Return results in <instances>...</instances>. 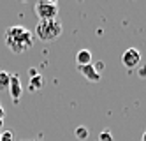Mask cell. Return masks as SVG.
<instances>
[{"instance_id":"obj_14","label":"cell","mask_w":146,"mask_h":141,"mask_svg":"<svg viewBox=\"0 0 146 141\" xmlns=\"http://www.w3.org/2000/svg\"><path fill=\"white\" fill-rule=\"evenodd\" d=\"M28 74H30V78H34V76H39V71L35 67H30L28 69Z\"/></svg>"},{"instance_id":"obj_17","label":"cell","mask_w":146,"mask_h":141,"mask_svg":"<svg viewBox=\"0 0 146 141\" xmlns=\"http://www.w3.org/2000/svg\"><path fill=\"white\" fill-rule=\"evenodd\" d=\"M0 108H2V104H0Z\"/></svg>"},{"instance_id":"obj_6","label":"cell","mask_w":146,"mask_h":141,"mask_svg":"<svg viewBox=\"0 0 146 141\" xmlns=\"http://www.w3.org/2000/svg\"><path fill=\"white\" fill-rule=\"evenodd\" d=\"M78 69H79V72L85 76L88 81H92V83L100 81V74L95 71V67H93L92 63H88V65H83V67H78Z\"/></svg>"},{"instance_id":"obj_7","label":"cell","mask_w":146,"mask_h":141,"mask_svg":"<svg viewBox=\"0 0 146 141\" xmlns=\"http://www.w3.org/2000/svg\"><path fill=\"white\" fill-rule=\"evenodd\" d=\"M76 63H78V67H83V65L92 63V53L88 49H79L76 53Z\"/></svg>"},{"instance_id":"obj_8","label":"cell","mask_w":146,"mask_h":141,"mask_svg":"<svg viewBox=\"0 0 146 141\" xmlns=\"http://www.w3.org/2000/svg\"><path fill=\"white\" fill-rule=\"evenodd\" d=\"M42 83H44V78L42 76H34V78H30V85H28V90L30 92H37L42 88Z\"/></svg>"},{"instance_id":"obj_1","label":"cell","mask_w":146,"mask_h":141,"mask_svg":"<svg viewBox=\"0 0 146 141\" xmlns=\"http://www.w3.org/2000/svg\"><path fill=\"white\" fill-rule=\"evenodd\" d=\"M4 41L9 51H13L14 55H21L34 46V34L21 25H13L5 28Z\"/></svg>"},{"instance_id":"obj_5","label":"cell","mask_w":146,"mask_h":141,"mask_svg":"<svg viewBox=\"0 0 146 141\" xmlns=\"http://www.w3.org/2000/svg\"><path fill=\"white\" fill-rule=\"evenodd\" d=\"M9 95L14 102L19 101V97L23 94V86H21V80H19L18 74H11V80H9V88H7Z\"/></svg>"},{"instance_id":"obj_13","label":"cell","mask_w":146,"mask_h":141,"mask_svg":"<svg viewBox=\"0 0 146 141\" xmlns=\"http://www.w3.org/2000/svg\"><path fill=\"white\" fill-rule=\"evenodd\" d=\"M137 74L141 76V78H146V65H141V67L137 69Z\"/></svg>"},{"instance_id":"obj_15","label":"cell","mask_w":146,"mask_h":141,"mask_svg":"<svg viewBox=\"0 0 146 141\" xmlns=\"http://www.w3.org/2000/svg\"><path fill=\"white\" fill-rule=\"evenodd\" d=\"M4 116H5V111H4V108H0V120H4Z\"/></svg>"},{"instance_id":"obj_2","label":"cell","mask_w":146,"mask_h":141,"mask_svg":"<svg viewBox=\"0 0 146 141\" xmlns=\"http://www.w3.org/2000/svg\"><path fill=\"white\" fill-rule=\"evenodd\" d=\"M62 32H64V25L58 19L39 21L35 25V37L40 42H53L62 35Z\"/></svg>"},{"instance_id":"obj_4","label":"cell","mask_w":146,"mask_h":141,"mask_svg":"<svg viewBox=\"0 0 146 141\" xmlns=\"http://www.w3.org/2000/svg\"><path fill=\"white\" fill-rule=\"evenodd\" d=\"M121 63H123L125 69H130V71L135 69V67H139V63H141V51L137 48L125 49L123 55H121Z\"/></svg>"},{"instance_id":"obj_16","label":"cell","mask_w":146,"mask_h":141,"mask_svg":"<svg viewBox=\"0 0 146 141\" xmlns=\"http://www.w3.org/2000/svg\"><path fill=\"white\" fill-rule=\"evenodd\" d=\"M2 127H4V120H0V132H2Z\"/></svg>"},{"instance_id":"obj_12","label":"cell","mask_w":146,"mask_h":141,"mask_svg":"<svg viewBox=\"0 0 146 141\" xmlns=\"http://www.w3.org/2000/svg\"><path fill=\"white\" fill-rule=\"evenodd\" d=\"M99 141H113V134L109 131H102L99 134Z\"/></svg>"},{"instance_id":"obj_11","label":"cell","mask_w":146,"mask_h":141,"mask_svg":"<svg viewBox=\"0 0 146 141\" xmlns=\"http://www.w3.org/2000/svg\"><path fill=\"white\" fill-rule=\"evenodd\" d=\"M13 139H14V136H13L11 131H2L0 132V141H13Z\"/></svg>"},{"instance_id":"obj_9","label":"cell","mask_w":146,"mask_h":141,"mask_svg":"<svg viewBox=\"0 0 146 141\" xmlns=\"http://www.w3.org/2000/svg\"><path fill=\"white\" fill-rule=\"evenodd\" d=\"M74 134H76V138L79 141H86L88 136H90V131H88V127H85V125H78L76 131H74Z\"/></svg>"},{"instance_id":"obj_3","label":"cell","mask_w":146,"mask_h":141,"mask_svg":"<svg viewBox=\"0 0 146 141\" xmlns=\"http://www.w3.org/2000/svg\"><path fill=\"white\" fill-rule=\"evenodd\" d=\"M35 16L39 21H48V19H56L58 16V4L55 0H39L34 7Z\"/></svg>"},{"instance_id":"obj_10","label":"cell","mask_w":146,"mask_h":141,"mask_svg":"<svg viewBox=\"0 0 146 141\" xmlns=\"http://www.w3.org/2000/svg\"><path fill=\"white\" fill-rule=\"evenodd\" d=\"M9 80H11V74L5 72V71H0V92H7Z\"/></svg>"}]
</instances>
